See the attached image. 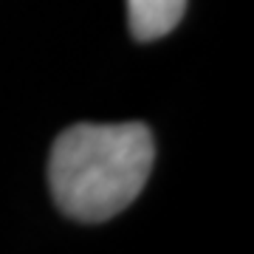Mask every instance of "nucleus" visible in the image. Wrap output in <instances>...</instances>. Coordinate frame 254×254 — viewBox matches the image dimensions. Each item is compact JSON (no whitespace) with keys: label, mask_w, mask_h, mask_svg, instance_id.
I'll return each mask as SVG.
<instances>
[{"label":"nucleus","mask_w":254,"mask_h":254,"mask_svg":"<svg viewBox=\"0 0 254 254\" xmlns=\"http://www.w3.org/2000/svg\"><path fill=\"white\" fill-rule=\"evenodd\" d=\"M187 0H127V26L138 43L161 40L181 23Z\"/></svg>","instance_id":"nucleus-2"},{"label":"nucleus","mask_w":254,"mask_h":254,"mask_svg":"<svg viewBox=\"0 0 254 254\" xmlns=\"http://www.w3.org/2000/svg\"><path fill=\"white\" fill-rule=\"evenodd\" d=\"M153 164L155 141L144 122L73 125L51 147L48 184L60 212L102 223L141 195Z\"/></svg>","instance_id":"nucleus-1"}]
</instances>
